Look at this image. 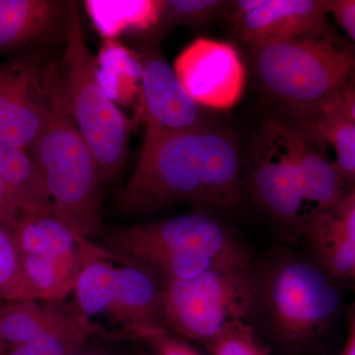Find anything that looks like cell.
<instances>
[{
	"instance_id": "1",
	"label": "cell",
	"mask_w": 355,
	"mask_h": 355,
	"mask_svg": "<svg viewBox=\"0 0 355 355\" xmlns=\"http://www.w3.org/2000/svg\"><path fill=\"white\" fill-rule=\"evenodd\" d=\"M243 196L241 144L233 130L216 120L144 142L135 172L114 205L130 216L184 202L230 214Z\"/></svg>"
},
{
	"instance_id": "2",
	"label": "cell",
	"mask_w": 355,
	"mask_h": 355,
	"mask_svg": "<svg viewBox=\"0 0 355 355\" xmlns=\"http://www.w3.org/2000/svg\"><path fill=\"white\" fill-rule=\"evenodd\" d=\"M244 51L248 77L266 110V120L310 127L355 87V46L329 26Z\"/></svg>"
},
{
	"instance_id": "3",
	"label": "cell",
	"mask_w": 355,
	"mask_h": 355,
	"mask_svg": "<svg viewBox=\"0 0 355 355\" xmlns=\"http://www.w3.org/2000/svg\"><path fill=\"white\" fill-rule=\"evenodd\" d=\"M335 277L314 259L275 249L254 265L248 322L279 349L295 354L322 335L340 307Z\"/></svg>"
},
{
	"instance_id": "4",
	"label": "cell",
	"mask_w": 355,
	"mask_h": 355,
	"mask_svg": "<svg viewBox=\"0 0 355 355\" xmlns=\"http://www.w3.org/2000/svg\"><path fill=\"white\" fill-rule=\"evenodd\" d=\"M105 240L106 251L114 260L144 268L160 284L193 279L217 266L252 261L235 234L207 211L119 226Z\"/></svg>"
},
{
	"instance_id": "5",
	"label": "cell",
	"mask_w": 355,
	"mask_h": 355,
	"mask_svg": "<svg viewBox=\"0 0 355 355\" xmlns=\"http://www.w3.org/2000/svg\"><path fill=\"white\" fill-rule=\"evenodd\" d=\"M78 1L74 0L69 37L60 58L58 100L97 161L103 184L123 173L132 121L103 87L97 57L84 36Z\"/></svg>"
},
{
	"instance_id": "6",
	"label": "cell",
	"mask_w": 355,
	"mask_h": 355,
	"mask_svg": "<svg viewBox=\"0 0 355 355\" xmlns=\"http://www.w3.org/2000/svg\"><path fill=\"white\" fill-rule=\"evenodd\" d=\"M30 154L48 189L53 214L83 239L103 234L105 184L99 167L58 100L57 109Z\"/></svg>"
},
{
	"instance_id": "7",
	"label": "cell",
	"mask_w": 355,
	"mask_h": 355,
	"mask_svg": "<svg viewBox=\"0 0 355 355\" xmlns=\"http://www.w3.org/2000/svg\"><path fill=\"white\" fill-rule=\"evenodd\" d=\"M254 293L253 261L211 268L190 279L161 284V313L168 329L209 345L228 324L246 320Z\"/></svg>"
},
{
	"instance_id": "8",
	"label": "cell",
	"mask_w": 355,
	"mask_h": 355,
	"mask_svg": "<svg viewBox=\"0 0 355 355\" xmlns=\"http://www.w3.org/2000/svg\"><path fill=\"white\" fill-rule=\"evenodd\" d=\"M84 263L74 286V305L88 318L105 316L135 338L167 331L161 313V284L137 266L116 268L108 252L84 240Z\"/></svg>"
},
{
	"instance_id": "9",
	"label": "cell",
	"mask_w": 355,
	"mask_h": 355,
	"mask_svg": "<svg viewBox=\"0 0 355 355\" xmlns=\"http://www.w3.org/2000/svg\"><path fill=\"white\" fill-rule=\"evenodd\" d=\"M62 48L0 60V141L30 153L57 109Z\"/></svg>"
},
{
	"instance_id": "10",
	"label": "cell",
	"mask_w": 355,
	"mask_h": 355,
	"mask_svg": "<svg viewBox=\"0 0 355 355\" xmlns=\"http://www.w3.org/2000/svg\"><path fill=\"white\" fill-rule=\"evenodd\" d=\"M254 139L249 177L252 197L284 239L296 243L302 239L309 218L297 170L272 123L263 121Z\"/></svg>"
},
{
	"instance_id": "11",
	"label": "cell",
	"mask_w": 355,
	"mask_h": 355,
	"mask_svg": "<svg viewBox=\"0 0 355 355\" xmlns=\"http://www.w3.org/2000/svg\"><path fill=\"white\" fill-rule=\"evenodd\" d=\"M141 69L140 102L146 121L144 142L187 132L216 121L214 111L198 104L180 83L158 43L132 42Z\"/></svg>"
},
{
	"instance_id": "12",
	"label": "cell",
	"mask_w": 355,
	"mask_h": 355,
	"mask_svg": "<svg viewBox=\"0 0 355 355\" xmlns=\"http://www.w3.org/2000/svg\"><path fill=\"white\" fill-rule=\"evenodd\" d=\"M173 69L186 92L211 111L233 108L246 88L244 58L226 42L196 40L178 55Z\"/></svg>"
},
{
	"instance_id": "13",
	"label": "cell",
	"mask_w": 355,
	"mask_h": 355,
	"mask_svg": "<svg viewBox=\"0 0 355 355\" xmlns=\"http://www.w3.org/2000/svg\"><path fill=\"white\" fill-rule=\"evenodd\" d=\"M331 0H231L224 20L245 48L280 43L323 29Z\"/></svg>"
},
{
	"instance_id": "14",
	"label": "cell",
	"mask_w": 355,
	"mask_h": 355,
	"mask_svg": "<svg viewBox=\"0 0 355 355\" xmlns=\"http://www.w3.org/2000/svg\"><path fill=\"white\" fill-rule=\"evenodd\" d=\"M74 0H0V60L64 46Z\"/></svg>"
},
{
	"instance_id": "15",
	"label": "cell",
	"mask_w": 355,
	"mask_h": 355,
	"mask_svg": "<svg viewBox=\"0 0 355 355\" xmlns=\"http://www.w3.org/2000/svg\"><path fill=\"white\" fill-rule=\"evenodd\" d=\"M266 121L277 130L297 170L305 202L313 205L312 216L335 205L347 195V182L336 163L331 162L324 153L322 146L326 144L312 128Z\"/></svg>"
},
{
	"instance_id": "16",
	"label": "cell",
	"mask_w": 355,
	"mask_h": 355,
	"mask_svg": "<svg viewBox=\"0 0 355 355\" xmlns=\"http://www.w3.org/2000/svg\"><path fill=\"white\" fill-rule=\"evenodd\" d=\"M302 238L314 260L338 280L355 279V200L347 193L306 222Z\"/></svg>"
},
{
	"instance_id": "17",
	"label": "cell",
	"mask_w": 355,
	"mask_h": 355,
	"mask_svg": "<svg viewBox=\"0 0 355 355\" xmlns=\"http://www.w3.org/2000/svg\"><path fill=\"white\" fill-rule=\"evenodd\" d=\"M89 15L104 40H116L123 34L132 41L158 42L163 0L144 1H86Z\"/></svg>"
},
{
	"instance_id": "18",
	"label": "cell",
	"mask_w": 355,
	"mask_h": 355,
	"mask_svg": "<svg viewBox=\"0 0 355 355\" xmlns=\"http://www.w3.org/2000/svg\"><path fill=\"white\" fill-rule=\"evenodd\" d=\"M76 305L62 301L37 300L6 302L0 305V347L23 345L64 323L76 312Z\"/></svg>"
},
{
	"instance_id": "19",
	"label": "cell",
	"mask_w": 355,
	"mask_h": 355,
	"mask_svg": "<svg viewBox=\"0 0 355 355\" xmlns=\"http://www.w3.org/2000/svg\"><path fill=\"white\" fill-rule=\"evenodd\" d=\"M0 171L20 214H53L48 189L29 151L0 141Z\"/></svg>"
},
{
	"instance_id": "20",
	"label": "cell",
	"mask_w": 355,
	"mask_h": 355,
	"mask_svg": "<svg viewBox=\"0 0 355 355\" xmlns=\"http://www.w3.org/2000/svg\"><path fill=\"white\" fill-rule=\"evenodd\" d=\"M12 234L25 256L60 259L80 247L81 237L53 214H20Z\"/></svg>"
},
{
	"instance_id": "21",
	"label": "cell",
	"mask_w": 355,
	"mask_h": 355,
	"mask_svg": "<svg viewBox=\"0 0 355 355\" xmlns=\"http://www.w3.org/2000/svg\"><path fill=\"white\" fill-rule=\"evenodd\" d=\"M83 240L78 249L60 259L20 254L26 277L38 300L62 301L74 291L84 263Z\"/></svg>"
},
{
	"instance_id": "22",
	"label": "cell",
	"mask_w": 355,
	"mask_h": 355,
	"mask_svg": "<svg viewBox=\"0 0 355 355\" xmlns=\"http://www.w3.org/2000/svg\"><path fill=\"white\" fill-rule=\"evenodd\" d=\"M97 64L103 87L116 104H130L139 95L141 69L132 49L118 40H104Z\"/></svg>"
},
{
	"instance_id": "23",
	"label": "cell",
	"mask_w": 355,
	"mask_h": 355,
	"mask_svg": "<svg viewBox=\"0 0 355 355\" xmlns=\"http://www.w3.org/2000/svg\"><path fill=\"white\" fill-rule=\"evenodd\" d=\"M100 329L78 309L64 323L31 342L0 347V355H74Z\"/></svg>"
},
{
	"instance_id": "24",
	"label": "cell",
	"mask_w": 355,
	"mask_h": 355,
	"mask_svg": "<svg viewBox=\"0 0 355 355\" xmlns=\"http://www.w3.org/2000/svg\"><path fill=\"white\" fill-rule=\"evenodd\" d=\"M312 128L335 150L336 164L345 182L355 184V121L335 111L322 114Z\"/></svg>"
},
{
	"instance_id": "25",
	"label": "cell",
	"mask_w": 355,
	"mask_h": 355,
	"mask_svg": "<svg viewBox=\"0 0 355 355\" xmlns=\"http://www.w3.org/2000/svg\"><path fill=\"white\" fill-rule=\"evenodd\" d=\"M38 300L26 277L12 232L0 222V301Z\"/></svg>"
},
{
	"instance_id": "26",
	"label": "cell",
	"mask_w": 355,
	"mask_h": 355,
	"mask_svg": "<svg viewBox=\"0 0 355 355\" xmlns=\"http://www.w3.org/2000/svg\"><path fill=\"white\" fill-rule=\"evenodd\" d=\"M228 0H163L160 32L177 26L187 28H205L216 21L224 19Z\"/></svg>"
},
{
	"instance_id": "27",
	"label": "cell",
	"mask_w": 355,
	"mask_h": 355,
	"mask_svg": "<svg viewBox=\"0 0 355 355\" xmlns=\"http://www.w3.org/2000/svg\"><path fill=\"white\" fill-rule=\"evenodd\" d=\"M207 347L212 355H268L246 320L228 324Z\"/></svg>"
},
{
	"instance_id": "28",
	"label": "cell",
	"mask_w": 355,
	"mask_h": 355,
	"mask_svg": "<svg viewBox=\"0 0 355 355\" xmlns=\"http://www.w3.org/2000/svg\"><path fill=\"white\" fill-rule=\"evenodd\" d=\"M148 350L135 355H193L190 345L169 335L167 331H159L141 338Z\"/></svg>"
},
{
	"instance_id": "29",
	"label": "cell",
	"mask_w": 355,
	"mask_h": 355,
	"mask_svg": "<svg viewBox=\"0 0 355 355\" xmlns=\"http://www.w3.org/2000/svg\"><path fill=\"white\" fill-rule=\"evenodd\" d=\"M330 14L355 46V0H331Z\"/></svg>"
},
{
	"instance_id": "30",
	"label": "cell",
	"mask_w": 355,
	"mask_h": 355,
	"mask_svg": "<svg viewBox=\"0 0 355 355\" xmlns=\"http://www.w3.org/2000/svg\"><path fill=\"white\" fill-rule=\"evenodd\" d=\"M19 216V207L16 205L6 180L0 171V222L13 232Z\"/></svg>"
},
{
	"instance_id": "31",
	"label": "cell",
	"mask_w": 355,
	"mask_h": 355,
	"mask_svg": "<svg viewBox=\"0 0 355 355\" xmlns=\"http://www.w3.org/2000/svg\"><path fill=\"white\" fill-rule=\"evenodd\" d=\"M327 111L338 112V113H340L350 119V120L355 121V87L347 91L345 95L340 98V100H338Z\"/></svg>"
},
{
	"instance_id": "32",
	"label": "cell",
	"mask_w": 355,
	"mask_h": 355,
	"mask_svg": "<svg viewBox=\"0 0 355 355\" xmlns=\"http://www.w3.org/2000/svg\"><path fill=\"white\" fill-rule=\"evenodd\" d=\"M74 355H118L113 350L101 347V345H90V342Z\"/></svg>"
},
{
	"instance_id": "33",
	"label": "cell",
	"mask_w": 355,
	"mask_h": 355,
	"mask_svg": "<svg viewBox=\"0 0 355 355\" xmlns=\"http://www.w3.org/2000/svg\"><path fill=\"white\" fill-rule=\"evenodd\" d=\"M343 355H355V314L352 319V326H350L349 340H347Z\"/></svg>"
},
{
	"instance_id": "34",
	"label": "cell",
	"mask_w": 355,
	"mask_h": 355,
	"mask_svg": "<svg viewBox=\"0 0 355 355\" xmlns=\"http://www.w3.org/2000/svg\"><path fill=\"white\" fill-rule=\"evenodd\" d=\"M350 195H352V197L354 198L355 200V184H354V187H352V191H350Z\"/></svg>"
}]
</instances>
